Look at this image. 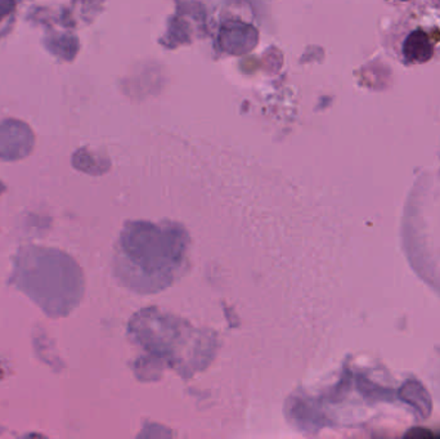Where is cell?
I'll use <instances>...</instances> for the list:
<instances>
[{"mask_svg":"<svg viewBox=\"0 0 440 439\" xmlns=\"http://www.w3.org/2000/svg\"><path fill=\"white\" fill-rule=\"evenodd\" d=\"M187 250L188 235L180 224L130 222L120 236L116 273L135 292L164 290L180 275Z\"/></svg>","mask_w":440,"mask_h":439,"instance_id":"cell-1","label":"cell"},{"mask_svg":"<svg viewBox=\"0 0 440 439\" xmlns=\"http://www.w3.org/2000/svg\"><path fill=\"white\" fill-rule=\"evenodd\" d=\"M404 54L410 61L429 60L433 54V47L422 31L412 32L404 45Z\"/></svg>","mask_w":440,"mask_h":439,"instance_id":"cell-2","label":"cell"}]
</instances>
